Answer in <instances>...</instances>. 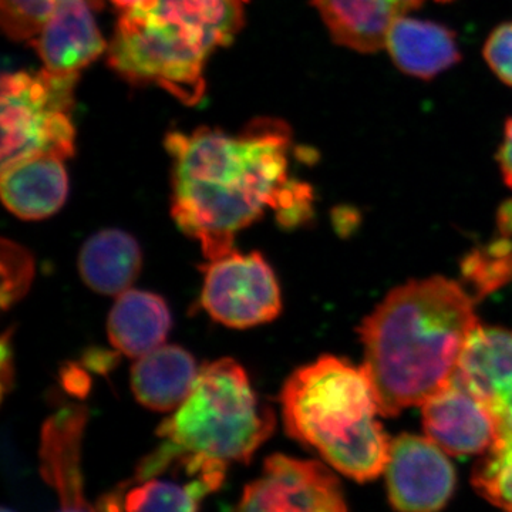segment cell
<instances>
[{
	"label": "cell",
	"mask_w": 512,
	"mask_h": 512,
	"mask_svg": "<svg viewBox=\"0 0 512 512\" xmlns=\"http://www.w3.org/2000/svg\"><path fill=\"white\" fill-rule=\"evenodd\" d=\"M292 136L282 121L259 119L239 134L212 128L171 133V214L208 261L234 251L235 237L268 210L286 227L306 220L312 190L289 175Z\"/></svg>",
	"instance_id": "cell-1"
},
{
	"label": "cell",
	"mask_w": 512,
	"mask_h": 512,
	"mask_svg": "<svg viewBox=\"0 0 512 512\" xmlns=\"http://www.w3.org/2000/svg\"><path fill=\"white\" fill-rule=\"evenodd\" d=\"M478 326L473 299L434 276L393 289L363 322L365 367L383 416L421 406L457 373Z\"/></svg>",
	"instance_id": "cell-2"
},
{
	"label": "cell",
	"mask_w": 512,
	"mask_h": 512,
	"mask_svg": "<svg viewBox=\"0 0 512 512\" xmlns=\"http://www.w3.org/2000/svg\"><path fill=\"white\" fill-rule=\"evenodd\" d=\"M242 25V0H143L124 10L109 63L128 82L156 84L195 106L204 99L205 62Z\"/></svg>",
	"instance_id": "cell-3"
},
{
	"label": "cell",
	"mask_w": 512,
	"mask_h": 512,
	"mask_svg": "<svg viewBox=\"0 0 512 512\" xmlns=\"http://www.w3.org/2000/svg\"><path fill=\"white\" fill-rule=\"evenodd\" d=\"M286 431L343 476L366 483L383 473L390 443L365 367L323 356L296 370L281 394Z\"/></svg>",
	"instance_id": "cell-4"
},
{
	"label": "cell",
	"mask_w": 512,
	"mask_h": 512,
	"mask_svg": "<svg viewBox=\"0 0 512 512\" xmlns=\"http://www.w3.org/2000/svg\"><path fill=\"white\" fill-rule=\"evenodd\" d=\"M274 429L271 407L256 396L242 366L225 357L201 367L191 393L158 436L191 453L248 463Z\"/></svg>",
	"instance_id": "cell-5"
},
{
	"label": "cell",
	"mask_w": 512,
	"mask_h": 512,
	"mask_svg": "<svg viewBox=\"0 0 512 512\" xmlns=\"http://www.w3.org/2000/svg\"><path fill=\"white\" fill-rule=\"evenodd\" d=\"M79 73H5L2 79V167L74 153V86Z\"/></svg>",
	"instance_id": "cell-6"
},
{
	"label": "cell",
	"mask_w": 512,
	"mask_h": 512,
	"mask_svg": "<svg viewBox=\"0 0 512 512\" xmlns=\"http://www.w3.org/2000/svg\"><path fill=\"white\" fill-rule=\"evenodd\" d=\"M228 463L164 441L138 464L136 474L104 497L100 512H198L220 490Z\"/></svg>",
	"instance_id": "cell-7"
},
{
	"label": "cell",
	"mask_w": 512,
	"mask_h": 512,
	"mask_svg": "<svg viewBox=\"0 0 512 512\" xmlns=\"http://www.w3.org/2000/svg\"><path fill=\"white\" fill-rule=\"evenodd\" d=\"M202 306L212 319L234 329L271 322L282 309L271 266L258 252H229L205 268Z\"/></svg>",
	"instance_id": "cell-8"
},
{
	"label": "cell",
	"mask_w": 512,
	"mask_h": 512,
	"mask_svg": "<svg viewBox=\"0 0 512 512\" xmlns=\"http://www.w3.org/2000/svg\"><path fill=\"white\" fill-rule=\"evenodd\" d=\"M235 512H348L335 474L322 463L274 454L245 487Z\"/></svg>",
	"instance_id": "cell-9"
},
{
	"label": "cell",
	"mask_w": 512,
	"mask_h": 512,
	"mask_svg": "<svg viewBox=\"0 0 512 512\" xmlns=\"http://www.w3.org/2000/svg\"><path fill=\"white\" fill-rule=\"evenodd\" d=\"M429 437L402 434L390 443L389 503L397 512H441L456 491L453 464Z\"/></svg>",
	"instance_id": "cell-10"
},
{
	"label": "cell",
	"mask_w": 512,
	"mask_h": 512,
	"mask_svg": "<svg viewBox=\"0 0 512 512\" xmlns=\"http://www.w3.org/2000/svg\"><path fill=\"white\" fill-rule=\"evenodd\" d=\"M421 406L426 436L450 456H480L500 437L494 414L457 373Z\"/></svg>",
	"instance_id": "cell-11"
},
{
	"label": "cell",
	"mask_w": 512,
	"mask_h": 512,
	"mask_svg": "<svg viewBox=\"0 0 512 512\" xmlns=\"http://www.w3.org/2000/svg\"><path fill=\"white\" fill-rule=\"evenodd\" d=\"M457 375L494 414L500 436L512 434V330L478 325Z\"/></svg>",
	"instance_id": "cell-12"
},
{
	"label": "cell",
	"mask_w": 512,
	"mask_h": 512,
	"mask_svg": "<svg viewBox=\"0 0 512 512\" xmlns=\"http://www.w3.org/2000/svg\"><path fill=\"white\" fill-rule=\"evenodd\" d=\"M86 412L70 407L50 417L43 426L40 471L55 490L56 512H94L84 494L82 439Z\"/></svg>",
	"instance_id": "cell-13"
},
{
	"label": "cell",
	"mask_w": 512,
	"mask_h": 512,
	"mask_svg": "<svg viewBox=\"0 0 512 512\" xmlns=\"http://www.w3.org/2000/svg\"><path fill=\"white\" fill-rule=\"evenodd\" d=\"M89 0H60L53 15L33 37L45 69L79 73L107 49Z\"/></svg>",
	"instance_id": "cell-14"
},
{
	"label": "cell",
	"mask_w": 512,
	"mask_h": 512,
	"mask_svg": "<svg viewBox=\"0 0 512 512\" xmlns=\"http://www.w3.org/2000/svg\"><path fill=\"white\" fill-rule=\"evenodd\" d=\"M426 0H312L330 36L359 53L383 49L397 20Z\"/></svg>",
	"instance_id": "cell-15"
},
{
	"label": "cell",
	"mask_w": 512,
	"mask_h": 512,
	"mask_svg": "<svg viewBox=\"0 0 512 512\" xmlns=\"http://www.w3.org/2000/svg\"><path fill=\"white\" fill-rule=\"evenodd\" d=\"M384 47L403 73L417 79L431 80L461 60L453 30L407 16L394 23Z\"/></svg>",
	"instance_id": "cell-16"
},
{
	"label": "cell",
	"mask_w": 512,
	"mask_h": 512,
	"mask_svg": "<svg viewBox=\"0 0 512 512\" xmlns=\"http://www.w3.org/2000/svg\"><path fill=\"white\" fill-rule=\"evenodd\" d=\"M62 158L37 157L2 171V201L22 220H45L66 202L69 178Z\"/></svg>",
	"instance_id": "cell-17"
},
{
	"label": "cell",
	"mask_w": 512,
	"mask_h": 512,
	"mask_svg": "<svg viewBox=\"0 0 512 512\" xmlns=\"http://www.w3.org/2000/svg\"><path fill=\"white\" fill-rule=\"evenodd\" d=\"M200 370L180 346L161 345L138 357L131 369V389L138 402L156 412H173L187 399Z\"/></svg>",
	"instance_id": "cell-18"
},
{
	"label": "cell",
	"mask_w": 512,
	"mask_h": 512,
	"mask_svg": "<svg viewBox=\"0 0 512 512\" xmlns=\"http://www.w3.org/2000/svg\"><path fill=\"white\" fill-rule=\"evenodd\" d=\"M170 328L167 303L160 296L144 291L121 293L107 320L111 345L137 359L160 348Z\"/></svg>",
	"instance_id": "cell-19"
},
{
	"label": "cell",
	"mask_w": 512,
	"mask_h": 512,
	"mask_svg": "<svg viewBox=\"0 0 512 512\" xmlns=\"http://www.w3.org/2000/svg\"><path fill=\"white\" fill-rule=\"evenodd\" d=\"M141 268L136 239L120 229H104L83 245L80 275L94 292L116 296L128 291Z\"/></svg>",
	"instance_id": "cell-20"
},
{
	"label": "cell",
	"mask_w": 512,
	"mask_h": 512,
	"mask_svg": "<svg viewBox=\"0 0 512 512\" xmlns=\"http://www.w3.org/2000/svg\"><path fill=\"white\" fill-rule=\"evenodd\" d=\"M477 493L504 512H512V434L498 437L473 473Z\"/></svg>",
	"instance_id": "cell-21"
},
{
	"label": "cell",
	"mask_w": 512,
	"mask_h": 512,
	"mask_svg": "<svg viewBox=\"0 0 512 512\" xmlns=\"http://www.w3.org/2000/svg\"><path fill=\"white\" fill-rule=\"evenodd\" d=\"M463 275L480 296L511 282L512 237L500 232V238L471 252L463 262Z\"/></svg>",
	"instance_id": "cell-22"
},
{
	"label": "cell",
	"mask_w": 512,
	"mask_h": 512,
	"mask_svg": "<svg viewBox=\"0 0 512 512\" xmlns=\"http://www.w3.org/2000/svg\"><path fill=\"white\" fill-rule=\"evenodd\" d=\"M96 12L104 0H89ZM60 0H0V20L6 35L13 40H30L42 30Z\"/></svg>",
	"instance_id": "cell-23"
},
{
	"label": "cell",
	"mask_w": 512,
	"mask_h": 512,
	"mask_svg": "<svg viewBox=\"0 0 512 512\" xmlns=\"http://www.w3.org/2000/svg\"><path fill=\"white\" fill-rule=\"evenodd\" d=\"M2 271V305L6 309L28 291L35 276V262L26 249L3 239Z\"/></svg>",
	"instance_id": "cell-24"
},
{
	"label": "cell",
	"mask_w": 512,
	"mask_h": 512,
	"mask_svg": "<svg viewBox=\"0 0 512 512\" xmlns=\"http://www.w3.org/2000/svg\"><path fill=\"white\" fill-rule=\"evenodd\" d=\"M484 59L498 79L512 87V22L491 32L484 45Z\"/></svg>",
	"instance_id": "cell-25"
},
{
	"label": "cell",
	"mask_w": 512,
	"mask_h": 512,
	"mask_svg": "<svg viewBox=\"0 0 512 512\" xmlns=\"http://www.w3.org/2000/svg\"><path fill=\"white\" fill-rule=\"evenodd\" d=\"M497 161L504 183L512 190V116L505 121L504 138L498 150Z\"/></svg>",
	"instance_id": "cell-26"
},
{
	"label": "cell",
	"mask_w": 512,
	"mask_h": 512,
	"mask_svg": "<svg viewBox=\"0 0 512 512\" xmlns=\"http://www.w3.org/2000/svg\"><path fill=\"white\" fill-rule=\"evenodd\" d=\"M10 332L3 336L2 342V386L3 393L6 392L9 386V377L12 376V363L9 362V357H12V345L9 340Z\"/></svg>",
	"instance_id": "cell-27"
},
{
	"label": "cell",
	"mask_w": 512,
	"mask_h": 512,
	"mask_svg": "<svg viewBox=\"0 0 512 512\" xmlns=\"http://www.w3.org/2000/svg\"><path fill=\"white\" fill-rule=\"evenodd\" d=\"M111 2L119 8L127 10L136 6L137 3L143 2V0H111Z\"/></svg>",
	"instance_id": "cell-28"
},
{
	"label": "cell",
	"mask_w": 512,
	"mask_h": 512,
	"mask_svg": "<svg viewBox=\"0 0 512 512\" xmlns=\"http://www.w3.org/2000/svg\"><path fill=\"white\" fill-rule=\"evenodd\" d=\"M0 512H16V511L12 510V508L2 507V511H0Z\"/></svg>",
	"instance_id": "cell-29"
},
{
	"label": "cell",
	"mask_w": 512,
	"mask_h": 512,
	"mask_svg": "<svg viewBox=\"0 0 512 512\" xmlns=\"http://www.w3.org/2000/svg\"><path fill=\"white\" fill-rule=\"evenodd\" d=\"M436 2H439V3H450V2H453V0H436Z\"/></svg>",
	"instance_id": "cell-30"
},
{
	"label": "cell",
	"mask_w": 512,
	"mask_h": 512,
	"mask_svg": "<svg viewBox=\"0 0 512 512\" xmlns=\"http://www.w3.org/2000/svg\"><path fill=\"white\" fill-rule=\"evenodd\" d=\"M242 2H247V0H242Z\"/></svg>",
	"instance_id": "cell-31"
}]
</instances>
